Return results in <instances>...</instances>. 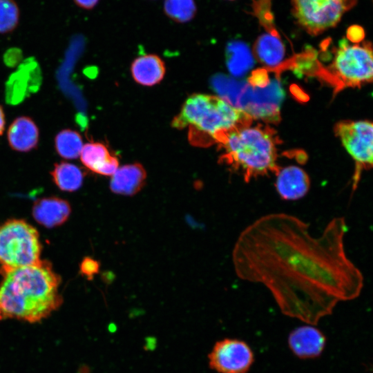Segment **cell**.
<instances>
[{
    "mask_svg": "<svg viewBox=\"0 0 373 373\" xmlns=\"http://www.w3.org/2000/svg\"><path fill=\"white\" fill-rule=\"evenodd\" d=\"M309 227L291 214L264 215L241 231L232 261L237 276L264 285L283 314L316 325L338 303L356 298L364 278L345 252L344 217L317 236Z\"/></svg>",
    "mask_w": 373,
    "mask_h": 373,
    "instance_id": "cell-1",
    "label": "cell"
},
{
    "mask_svg": "<svg viewBox=\"0 0 373 373\" xmlns=\"http://www.w3.org/2000/svg\"><path fill=\"white\" fill-rule=\"evenodd\" d=\"M0 307L3 318L37 323L62 303L60 278L46 261L1 273Z\"/></svg>",
    "mask_w": 373,
    "mask_h": 373,
    "instance_id": "cell-2",
    "label": "cell"
},
{
    "mask_svg": "<svg viewBox=\"0 0 373 373\" xmlns=\"http://www.w3.org/2000/svg\"><path fill=\"white\" fill-rule=\"evenodd\" d=\"M216 141L223 146L224 160L242 173L244 180L276 173V139L268 127L251 125L236 128L222 133Z\"/></svg>",
    "mask_w": 373,
    "mask_h": 373,
    "instance_id": "cell-3",
    "label": "cell"
},
{
    "mask_svg": "<svg viewBox=\"0 0 373 373\" xmlns=\"http://www.w3.org/2000/svg\"><path fill=\"white\" fill-rule=\"evenodd\" d=\"M251 116L219 97L193 94L172 122L174 128L189 126L192 134L203 135L216 141L222 133L251 125Z\"/></svg>",
    "mask_w": 373,
    "mask_h": 373,
    "instance_id": "cell-4",
    "label": "cell"
},
{
    "mask_svg": "<svg viewBox=\"0 0 373 373\" xmlns=\"http://www.w3.org/2000/svg\"><path fill=\"white\" fill-rule=\"evenodd\" d=\"M41 246L37 231L22 220L0 226L1 273L39 263Z\"/></svg>",
    "mask_w": 373,
    "mask_h": 373,
    "instance_id": "cell-5",
    "label": "cell"
},
{
    "mask_svg": "<svg viewBox=\"0 0 373 373\" xmlns=\"http://www.w3.org/2000/svg\"><path fill=\"white\" fill-rule=\"evenodd\" d=\"M329 71L345 87H357L372 82L373 56L372 44L364 41L350 44L341 39L335 49Z\"/></svg>",
    "mask_w": 373,
    "mask_h": 373,
    "instance_id": "cell-6",
    "label": "cell"
},
{
    "mask_svg": "<svg viewBox=\"0 0 373 373\" xmlns=\"http://www.w3.org/2000/svg\"><path fill=\"white\" fill-rule=\"evenodd\" d=\"M358 0H291L296 23L312 36L335 27Z\"/></svg>",
    "mask_w": 373,
    "mask_h": 373,
    "instance_id": "cell-7",
    "label": "cell"
},
{
    "mask_svg": "<svg viewBox=\"0 0 373 373\" xmlns=\"http://www.w3.org/2000/svg\"><path fill=\"white\" fill-rule=\"evenodd\" d=\"M335 133L356 163L352 184V191L354 192L362 171L372 166L373 125L368 120L342 121L335 126Z\"/></svg>",
    "mask_w": 373,
    "mask_h": 373,
    "instance_id": "cell-8",
    "label": "cell"
},
{
    "mask_svg": "<svg viewBox=\"0 0 373 373\" xmlns=\"http://www.w3.org/2000/svg\"><path fill=\"white\" fill-rule=\"evenodd\" d=\"M254 361L249 345L235 338L218 341L209 354L210 367L219 373H247Z\"/></svg>",
    "mask_w": 373,
    "mask_h": 373,
    "instance_id": "cell-9",
    "label": "cell"
},
{
    "mask_svg": "<svg viewBox=\"0 0 373 373\" xmlns=\"http://www.w3.org/2000/svg\"><path fill=\"white\" fill-rule=\"evenodd\" d=\"M276 175L275 189L282 200L295 201L308 193L310 178L302 168L294 165L280 168Z\"/></svg>",
    "mask_w": 373,
    "mask_h": 373,
    "instance_id": "cell-10",
    "label": "cell"
},
{
    "mask_svg": "<svg viewBox=\"0 0 373 373\" xmlns=\"http://www.w3.org/2000/svg\"><path fill=\"white\" fill-rule=\"evenodd\" d=\"M325 343V335L312 325L298 327L288 337L290 350L300 358L318 357L323 351Z\"/></svg>",
    "mask_w": 373,
    "mask_h": 373,
    "instance_id": "cell-11",
    "label": "cell"
},
{
    "mask_svg": "<svg viewBox=\"0 0 373 373\" xmlns=\"http://www.w3.org/2000/svg\"><path fill=\"white\" fill-rule=\"evenodd\" d=\"M146 173L142 164L134 163L118 168L112 175L111 191L117 194L133 195L144 186Z\"/></svg>",
    "mask_w": 373,
    "mask_h": 373,
    "instance_id": "cell-12",
    "label": "cell"
},
{
    "mask_svg": "<svg viewBox=\"0 0 373 373\" xmlns=\"http://www.w3.org/2000/svg\"><path fill=\"white\" fill-rule=\"evenodd\" d=\"M39 129L34 121L26 116L16 118L10 125L7 137L10 146L16 151L28 152L39 142Z\"/></svg>",
    "mask_w": 373,
    "mask_h": 373,
    "instance_id": "cell-13",
    "label": "cell"
},
{
    "mask_svg": "<svg viewBox=\"0 0 373 373\" xmlns=\"http://www.w3.org/2000/svg\"><path fill=\"white\" fill-rule=\"evenodd\" d=\"M80 159L86 167L98 174L111 175L118 169L117 157L111 155L106 146L99 142L84 145Z\"/></svg>",
    "mask_w": 373,
    "mask_h": 373,
    "instance_id": "cell-14",
    "label": "cell"
},
{
    "mask_svg": "<svg viewBox=\"0 0 373 373\" xmlns=\"http://www.w3.org/2000/svg\"><path fill=\"white\" fill-rule=\"evenodd\" d=\"M70 213L69 204L57 198L40 199L32 209L35 219L46 227H53L64 223Z\"/></svg>",
    "mask_w": 373,
    "mask_h": 373,
    "instance_id": "cell-15",
    "label": "cell"
},
{
    "mask_svg": "<svg viewBox=\"0 0 373 373\" xmlns=\"http://www.w3.org/2000/svg\"><path fill=\"white\" fill-rule=\"evenodd\" d=\"M131 71L136 82L150 86L161 82L165 74V66L157 55L149 54L136 58L132 63Z\"/></svg>",
    "mask_w": 373,
    "mask_h": 373,
    "instance_id": "cell-16",
    "label": "cell"
},
{
    "mask_svg": "<svg viewBox=\"0 0 373 373\" xmlns=\"http://www.w3.org/2000/svg\"><path fill=\"white\" fill-rule=\"evenodd\" d=\"M254 50L257 59L267 65L278 64L285 55V46L278 32H267L259 36Z\"/></svg>",
    "mask_w": 373,
    "mask_h": 373,
    "instance_id": "cell-17",
    "label": "cell"
},
{
    "mask_svg": "<svg viewBox=\"0 0 373 373\" xmlns=\"http://www.w3.org/2000/svg\"><path fill=\"white\" fill-rule=\"evenodd\" d=\"M51 175L57 186L66 191L79 189L84 179L83 173L78 166L64 162L55 164Z\"/></svg>",
    "mask_w": 373,
    "mask_h": 373,
    "instance_id": "cell-18",
    "label": "cell"
},
{
    "mask_svg": "<svg viewBox=\"0 0 373 373\" xmlns=\"http://www.w3.org/2000/svg\"><path fill=\"white\" fill-rule=\"evenodd\" d=\"M55 146L57 153L61 157L73 160L80 155L84 145L79 133L71 129H64L56 135Z\"/></svg>",
    "mask_w": 373,
    "mask_h": 373,
    "instance_id": "cell-19",
    "label": "cell"
},
{
    "mask_svg": "<svg viewBox=\"0 0 373 373\" xmlns=\"http://www.w3.org/2000/svg\"><path fill=\"white\" fill-rule=\"evenodd\" d=\"M195 0H165L164 11L166 15L178 23H186L196 14Z\"/></svg>",
    "mask_w": 373,
    "mask_h": 373,
    "instance_id": "cell-20",
    "label": "cell"
},
{
    "mask_svg": "<svg viewBox=\"0 0 373 373\" xmlns=\"http://www.w3.org/2000/svg\"><path fill=\"white\" fill-rule=\"evenodd\" d=\"M19 9L12 0H0V32L12 30L19 20Z\"/></svg>",
    "mask_w": 373,
    "mask_h": 373,
    "instance_id": "cell-21",
    "label": "cell"
},
{
    "mask_svg": "<svg viewBox=\"0 0 373 373\" xmlns=\"http://www.w3.org/2000/svg\"><path fill=\"white\" fill-rule=\"evenodd\" d=\"M271 1L272 0H254L253 15L267 32H276L274 15L271 12Z\"/></svg>",
    "mask_w": 373,
    "mask_h": 373,
    "instance_id": "cell-22",
    "label": "cell"
},
{
    "mask_svg": "<svg viewBox=\"0 0 373 373\" xmlns=\"http://www.w3.org/2000/svg\"><path fill=\"white\" fill-rule=\"evenodd\" d=\"M99 262L88 257L84 259L80 266L82 273L86 276L88 279H91L99 271Z\"/></svg>",
    "mask_w": 373,
    "mask_h": 373,
    "instance_id": "cell-23",
    "label": "cell"
},
{
    "mask_svg": "<svg viewBox=\"0 0 373 373\" xmlns=\"http://www.w3.org/2000/svg\"><path fill=\"white\" fill-rule=\"evenodd\" d=\"M75 3L84 9H91L94 8L99 0H74Z\"/></svg>",
    "mask_w": 373,
    "mask_h": 373,
    "instance_id": "cell-24",
    "label": "cell"
},
{
    "mask_svg": "<svg viewBox=\"0 0 373 373\" xmlns=\"http://www.w3.org/2000/svg\"><path fill=\"white\" fill-rule=\"evenodd\" d=\"M6 118L3 110L0 105V136L3 134L5 130Z\"/></svg>",
    "mask_w": 373,
    "mask_h": 373,
    "instance_id": "cell-25",
    "label": "cell"
},
{
    "mask_svg": "<svg viewBox=\"0 0 373 373\" xmlns=\"http://www.w3.org/2000/svg\"><path fill=\"white\" fill-rule=\"evenodd\" d=\"M3 318V313H2V311L1 309V307H0V321Z\"/></svg>",
    "mask_w": 373,
    "mask_h": 373,
    "instance_id": "cell-26",
    "label": "cell"
},
{
    "mask_svg": "<svg viewBox=\"0 0 373 373\" xmlns=\"http://www.w3.org/2000/svg\"><path fill=\"white\" fill-rule=\"evenodd\" d=\"M229 1H234V0H229Z\"/></svg>",
    "mask_w": 373,
    "mask_h": 373,
    "instance_id": "cell-27",
    "label": "cell"
}]
</instances>
